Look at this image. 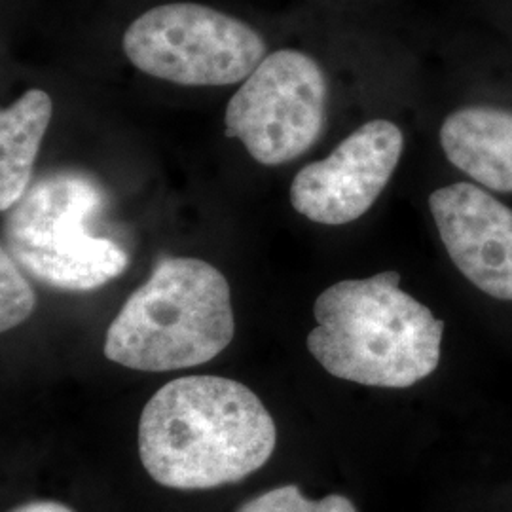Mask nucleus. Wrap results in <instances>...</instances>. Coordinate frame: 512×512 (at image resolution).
<instances>
[{"label":"nucleus","mask_w":512,"mask_h":512,"mask_svg":"<svg viewBox=\"0 0 512 512\" xmlns=\"http://www.w3.org/2000/svg\"><path fill=\"white\" fill-rule=\"evenodd\" d=\"M37 306V296L23 277L18 262L6 249L0 253V330L16 329L25 323Z\"/></svg>","instance_id":"nucleus-11"},{"label":"nucleus","mask_w":512,"mask_h":512,"mask_svg":"<svg viewBox=\"0 0 512 512\" xmlns=\"http://www.w3.org/2000/svg\"><path fill=\"white\" fill-rule=\"evenodd\" d=\"M446 253L461 275L495 300L512 302V209L484 186L454 183L429 196Z\"/></svg>","instance_id":"nucleus-8"},{"label":"nucleus","mask_w":512,"mask_h":512,"mask_svg":"<svg viewBox=\"0 0 512 512\" xmlns=\"http://www.w3.org/2000/svg\"><path fill=\"white\" fill-rule=\"evenodd\" d=\"M440 147L448 162L476 184L512 192V112L469 105L446 116L440 128Z\"/></svg>","instance_id":"nucleus-9"},{"label":"nucleus","mask_w":512,"mask_h":512,"mask_svg":"<svg viewBox=\"0 0 512 512\" xmlns=\"http://www.w3.org/2000/svg\"><path fill=\"white\" fill-rule=\"evenodd\" d=\"M103 205V190L88 175L44 177L14 207L4 249L48 287L73 293L99 289L129 264L116 241L90 232Z\"/></svg>","instance_id":"nucleus-4"},{"label":"nucleus","mask_w":512,"mask_h":512,"mask_svg":"<svg viewBox=\"0 0 512 512\" xmlns=\"http://www.w3.org/2000/svg\"><path fill=\"white\" fill-rule=\"evenodd\" d=\"M54 103L44 90L33 88L0 112V209H14L27 194L33 167Z\"/></svg>","instance_id":"nucleus-10"},{"label":"nucleus","mask_w":512,"mask_h":512,"mask_svg":"<svg viewBox=\"0 0 512 512\" xmlns=\"http://www.w3.org/2000/svg\"><path fill=\"white\" fill-rule=\"evenodd\" d=\"M10 512H74L71 507L59 503V501H31L18 509Z\"/></svg>","instance_id":"nucleus-13"},{"label":"nucleus","mask_w":512,"mask_h":512,"mask_svg":"<svg viewBox=\"0 0 512 512\" xmlns=\"http://www.w3.org/2000/svg\"><path fill=\"white\" fill-rule=\"evenodd\" d=\"M124 52L139 71L179 86H232L262 63L266 42L215 8L175 2L135 19L124 35Z\"/></svg>","instance_id":"nucleus-5"},{"label":"nucleus","mask_w":512,"mask_h":512,"mask_svg":"<svg viewBox=\"0 0 512 512\" xmlns=\"http://www.w3.org/2000/svg\"><path fill=\"white\" fill-rule=\"evenodd\" d=\"M236 334L226 277L200 258H162L110 323L105 357L131 370L173 372L200 366Z\"/></svg>","instance_id":"nucleus-3"},{"label":"nucleus","mask_w":512,"mask_h":512,"mask_svg":"<svg viewBox=\"0 0 512 512\" xmlns=\"http://www.w3.org/2000/svg\"><path fill=\"white\" fill-rule=\"evenodd\" d=\"M308 349L330 376L408 389L440 365L444 321L401 289L399 272L344 279L317 296Z\"/></svg>","instance_id":"nucleus-2"},{"label":"nucleus","mask_w":512,"mask_h":512,"mask_svg":"<svg viewBox=\"0 0 512 512\" xmlns=\"http://www.w3.org/2000/svg\"><path fill=\"white\" fill-rule=\"evenodd\" d=\"M277 427L253 389L222 376H184L160 387L139 421V458L173 490H213L256 473Z\"/></svg>","instance_id":"nucleus-1"},{"label":"nucleus","mask_w":512,"mask_h":512,"mask_svg":"<svg viewBox=\"0 0 512 512\" xmlns=\"http://www.w3.org/2000/svg\"><path fill=\"white\" fill-rule=\"evenodd\" d=\"M329 86L319 63L298 50L266 55L224 114V133L262 165L289 164L321 137Z\"/></svg>","instance_id":"nucleus-6"},{"label":"nucleus","mask_w":512,"mask_h":512,"mask_svg":"<svg viewBox=\"0 0 512 512\" xmlns=\"http://www.w3.org/2000/svg\"><path fill=\"white\" fill-rule=\"evenodd\" d=\"M404 150L401 128L378 118L363 124L325 160L304 165L291 186L294 211L317 224L361 219L391 181Z\"/></svg>","instance_id":"nucleus-7"},{"label":"nucleus","mask_w":512,"mask_h":512,"mask_svg":"<svg viewBox=\"0 0 512 512\" xmlns=\"http://www.w3.org/2000/svg\"><path fill=\"white\" fill-rule=\"evenodd\" d=\"M236 512H359L355 503L342 494H332L323 499H308L298 486H279L266 494L243 503Z\"/></svg>","instance_id":"nucleus-12"}]
</instances>
